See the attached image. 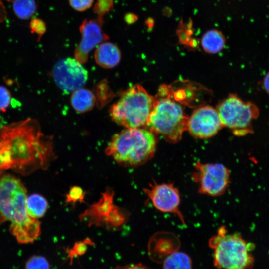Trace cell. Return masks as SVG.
I'll return each mask as SVG.
<instances>
[{
    "label": "cell",
    "instance_id": "277c9868",
    "mask_svg": "<svg viewBox=\"0 0 269 269\" xmlns=\"http://www.w3.org/2000/svg\"><path fill=\"white\" fill-rule=\"evenodd\" d=\"M156 98L140 85L125 91L110 110V115L116 123L126 128L146 125L154 107Z\"/></svg>",
    "mask_w": 269,
    "mask_h": 269
},
{
    "label": "cell",
    "instance_id": "8992f818",
    "mask_svg": "<svg viewBox=\"0 0 269 269\" xmlns=\"http://www.w3.org/2000/svg\"><path fill=\"white\" fill-rule=\"evenodd\" d=\"M155 98L154 107L146 126L167 142H178L187 130L189 118L181 105L170 96H163L159 92V96Z\"/></svg>",
    "mask_w": 269,
    "mask_h": 269
},
{
    "label": "cell",
    "instance_id": "5bb4252c",
    "mask_svg": "<svg viewBox=\"0 0 269 269\" xmlns=\"http://www.w3.org/2000/svg\"><path fill=\"white\" fill-rule=\"evenodd\" d=\"M121 52L114 44L103 42L99 44L95 52L96 63L105 68H111L116 66L121 59Z\"/></svg>",
    "mask_w": 269,
    "mask_h": 269
},
{
    "label": "cell",
    "instance_id": "ac0fdd59",
    "mask_svg": "<svg viewBox=\"0 0 269 269\" xmlns=\"http://www.w3.org/2000/svg\"><path fill=\"white\" fill-rule=\"evenodd\" d=\"M48 202L42 195L33 194L27 198L26 206L28 214L34 219H38L45 214L48 208Z\"/></svg>",
    "mask_w": 269,
    "mask_h": 269
},
{
    "label": "cell",
    "instance_id": "cb8c5ba5",
    "mask_svg": "<svg viewBox=\"0 0 269 269\" xmlns=\"http://www.w3.org/2000/svg\"><path fill=\"white\" fill-rule=\"evenodd\" d=\"M71 7L77 11H84L91 7L94 0H68Z\"/></svg>",
    "mask_w": 269,
    "mask_h": 269
},
{
    "label": "cell",
    "instance_id": "d4e9b609",
    "mask_svg": "<svg viewBox=\"0 0 269 269\" xmlns=\"http://www.w3.org/2000/svg\"><path fill=\"white\" fill-rule=\"evenodd\" d=\"M30 28L32 32L37 33L40 37L46 31V26L44 22L39 19H34L31 21Z\"/></svg>",
    "mask_w": 269,
    "mask_h": 269
},
{
    "label": "cell",
    "instance_id": "7c38bea8",
    "mask_svg": "<svg viewBox=\"0 0 269 269\" xmlns=\"http://www.w3.org/2000/svg\"><path fill=\"white\" fill-rule=\"evenodd\" d=\"M222 126L217 110L205 106L194 111L189 118L187 130L195 137L206 138L215 135Z\"/></svg>",
    "mask_w": 269,
    "mask_h": 269
},
{
    "label": "cell",
    "instance_id": "4fadbf2b",
    "mask_svg": "<svg viewBox=\"0 0 269 269\" xmlns=\"http://www.w3.org/2000/svg\"><path fill=\"white\" fill-rule=\"evenodd\" d=\"M112 196L109 192L104 194L101 200L84 213V217H88L91 224L95 225L105 223V225L110 226L111 222L113 227L121 225L124 217L113 204Z\"/></svg>",
    "mask_w": 269,
    "mask_h": 269
},
{
    "label": "cell",
    "instance_id": "7a4b0ae2",
    "mask_svg": "<svg viewBox=\"0 0 269 269\" xmlns=\"http://www.w3.org/2000/svg\"><path fill=\"white\" fill-rule=\"evenodd\" d=\"M27 191L18 178L0 176V225L10 222L9 230L20 244L33 242L40 235L41 224L28 213Z\"/></svg>",
    "mask_w": 269,
    "mask_h": 269
},
{
    "label": "cell",
    "instance_id": "2e32d148",
    "mask_svg": "<svg viewBox=\"0 0 269 269\" xmlns=\"http://www.w3.org/2000/svg\"><path fill=\"white\" fill-rule=\"evenodd\" d=\"M201 43L205 52L210 54H215L223 49L226 43V39L220 31L217 29H211L203 34Z\"/></svg>",
    "mask_w": 269,
    "mask_h": 269
},
{
    "label": "cell",
    "instance_id": "ffe728a7",
    "mask_svg": "<svg viewBox=\"0 0 269 269\" xmlns=\"http://www.w3.org/2000/svg\"><path fill=\"white\" fill-rule=\"evenodd\" d=\"M25 269H50V265L45 257L34 255L27 260Z\"/></svg>",
    "mask_w": 269,
    "mask_h": 269
},
{
    "label": "cell",
    "instance_id": "3957f363",
    "mask_svg": "<svg viewBox=\"0 0 269 269\" xmlns=\"http://www.w3.org/2000/svg\"><path fill=\"white\" fill-rule=\"evenodd\" d=\"M156 145V136L149 130L127 128L112 137L105 152L117 162L134 167L151 159Z\"/></svg>",
    "mask_w": 269,
    "mask_h": 269
},
{
    "label": "cell",
    "instance_id": "9a60e30c",
    "mask_svg": "<svg viewBox=\"0 0 269 269\" xmlns=\"http://www.w3.org/2000/svg\"><path fill=\"white\" fill-rule=\"evenodd\" d=\"M70 100L71 105L76 112L84 113L92 109L96 99L92 91L81 87L72 92Z\"/></svg>",
    "mask_w": 269,
    "mask_h": 269
},
{
    "label": "cell",
    "instance_id": "4316f807",
    "mask_svg": "<svg viewBox=\"0 0 269 269\" xmlns=\"http://www.w3.org/2000/svg\"><path fill=\"white\" fill-rule=\"evenodd\" d=\"M263 85L264 90L269 95V72L264 78Z\"/></svg>",
    "mask_w": 269,
    "mask_h": 269
},
{
    "label": "cell",
    "instance_id": "484cf974",
    "mask_svg": "<svg viewBox=\"0 0 269 269\" xmlns=\"http://www.w3.org/2000/svg\"><path fill=\"white\" fill-rule=\"evenodd\" d=\"M114 269H150L141 264H130L126 266H120Z\"/></svg>",
    "mask_w": 269,
    "mask_h": 269
},
{
    "label": "cell",
    "instance_id": "30bf717a",
    "mask_svg": "<svg viewBox=\"0 0 269 269\" xmlns=\"http://www.w3.org/2000/svg\"><path fill=\"white\" fill-rule=\"evenodd\" d=\"M144 190L156 209L164 213L174 214L185 224L184 216L180 210L179 191L173 184L154 181Z\"/></svg>",
    "mask_w": 269,
    "mask_h": 269
},
{
    "label": "cell",
    "instance_id": "83f0119b",
    "mask_svg": "<svg viewBox=\"0 0 269 269\" xmlns=\"http://www.w3.org/2000/svg\"><path fill=\"white\" fill-rule=\"evenodd\" d=\"M134 16L132 14H127L125 17V20L127 23H132L133 21H134L135 18Z\"/></svg>",
    "mask_w": 269,
    "mask_h": 269
},
{
    "label": "cell",
    "instance_id": "e0dca14e",
    "mask_svg": "<svg viewBox=\"0 0 269 269\" xmlns=\"http://www.w3.org/2000/svg\"><path fill=\"white\" fill-rule=\"evenodd\" d=\"M192 261L186 253L174 251L163 261V269H192Z\"/></svg>",
    "mask_w": 269,
    "mask_h": 269
},
{
    "label": "cell",
    "instance_id": "ba28073f",
    "mask_svg": "<svg viewBox=\"0 0 269 269\" xmlns=\"http://www.w3.org/2000/svg\"><path fill=\"white\" fill-rule=\"evenodd\" d=\"M230 171L221 163H194L192 180L198 186L199 193L217 197L223 195L230 183Z\"/></svg>",
    "mask_w": 269,
    "mask_h": 269
},
{
    "label": "cell",
    "instance_id": "52a82bcc",
    "mask_svg": "<svg viewBox=\"0 0 269 269\" xmlns=\"http://www.w3.org/2000/svg\"><path fill=\"white\" fill-rule=\"evenodd\" d=\"M216 110L222 125L238 136L253 132L252 122L259 115V110L255 104L245 101L235 94H231L222 101Z\"/></svg>",
    "mask_w": 269,
    "mask_h": 269
},
{
    "label": "cell",
    "instance_id": "6da1fadb",
    "mask_svg": "<svg viewBox=\"0 0 269 269\" xmlns=\"http://www.w3.org/2000/svg\"><path fill=\"white\" fill-rule=\"evenodd\" d=\"M47 152L42 134L32 121L0 128V172L12 169L25 173L42 168Z\"/></svg>",
    "mask_w": 269,
    "mask_h": 269
},
{
    "label": "cell",
    "instance_id": "5b68a950",
    "mask_svg": "<svg viewBox=\"0 0 269 269\" xmlns=\"http://www.w3.org/2000/svg\"><path fill=\"white\" fill-rule=\"evenodd\" d=\"M213 252V264L218 269H250L253 259L250 253L252 244L237 233L229 234L226 228H219L209 240Z\"/></svg>",
    "mask_w": 269,
    "mask_h": 269
},
{
    "label": "cell",
    "instance_id": "8fae6325",
    "mask_svg": "<svg viewBox=\"0 0 269 269\" xmlns=\"http://www.w3.org/2000/svg\"><path fill=\"white\" fill-rule=\"evenodd\" d=\"M103 23L102 16H99L96 19L84 20L80 26L81 39L75 48L74 58L82 64L86 62L94 48L109 39L103 31Z\"/></svg>",
    "mask_w": 269,
    "mask_h": 269
},
{
    "label": "cell",
    "instance_id": "7402d4cb",
    "mask_svg": "<svg viewBox=\"0 0 269 269\" xmlns=\"http://www.w3.org/2000/svg\"><path fill=\"white\" fill-rule=\"evenodd\" d=\"M11 100L10 91L6 87L0 85V111L5 112L10 105Z\"/></svg>",
    "mask_w": 269,
    "mask_h": 269
},
{
    "label": "cell",
    "instance_id": "d6986e66",
    "mask_svg": "<svg viewBox=\"0 0 269 269\" xmlns=\"http://www.w3.org/2000/svg\"><path fill=\"white\" fill-rule=\"evenodd\" d=\"M13 8L16 15L22 19L29 18L36 10L34 0H15Z\"/></svg>",
    "mask_w": 269,
    "mask_h": 269
},
{
    "label": "cell",
    "instance_id": "9c48e42d",
    "mask_svg": "<svg viewBox=\"0 0 269 269\" xmlns=\"http://www.w3.org/2000/svg\"><path fill=\"white\" fill-rule=\"evenodd\" d=\"M52 75L56 85L64 92H73L81 88L88 79V72L75 58H67L57 62Z\"/></svg>",
    "mask_w": 269,
    "mask_h": 269
},
{
    "label": "cell",
    "instance_id": "44dd1931",
    "mask_svg": "<svg viewBox=\"0 0 269 269\" xmlns=\"http://www.w3.org/2000/svg\"><path fill=\"white\" fill-rule=\"evenodd\" d=\"M114 0H97L94 7V12L98 16L108 13L113 7Z\"/></svg>",
    "mask_w": 269,
    "mask_h": 269
},
{
    "label": "cell",
    "instance_id": "603a6c76",
    "mask_svg": "<svg viewBox=\"0 0 269 269\" xmlns=\"http://www.w3.org/2000/svg\"><path fill=\"white\" fill-rule=\"evenodd\" d=\"M84 198V193L82 189L79 187H72L66 196L68 202L75 203L83 201Z\"/></svg>",
    "mask_w": 269,
    "mask_h": 269
}]
</instances>
